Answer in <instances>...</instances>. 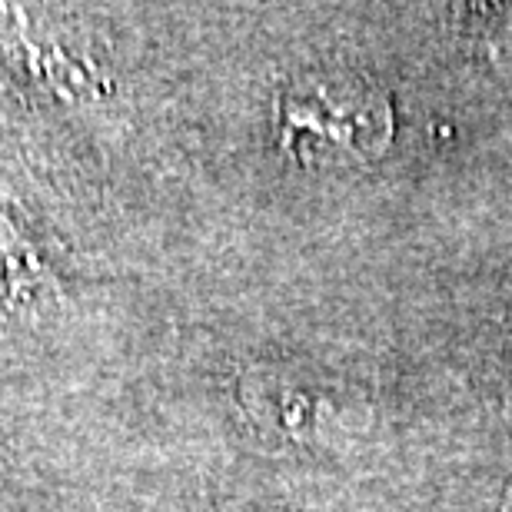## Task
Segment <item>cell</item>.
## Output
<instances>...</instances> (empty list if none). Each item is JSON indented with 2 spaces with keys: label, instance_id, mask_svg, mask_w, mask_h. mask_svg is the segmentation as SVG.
<instances>
[{
  "label": "cell",
  "instance_id": "6da1fadb",
  "mask_svg": "<svg viewBox=\"0 0 512 512\" xmlns=\"http://www.w3.org/2000/svg\"><path fill=\"white\" fill-rule=\"evenodd\" d=\"M316 137L333 150L370 153L389 137V107L363 94L356 104L340 107L330 90H293L283 100V140L286 147H306Z\"/></svg>",
  "mask_w": 512,
  "mask_h": 512
}]
</instances>
